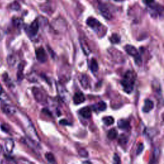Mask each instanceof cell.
Returning a JSON list of instances; mask_svg holds the SVG:
<instances>
[{"mask_svg": "<svg viewBox=\"0 0 164 164\" xmlns=\"http://www.w3.org/2000/svg\"><path fill=\"white\" fill-rule=\"evenodd\" d=\"M3 37V31L0 28V41L2 40Z\"/></svg>", "mask_w": 164, "mask_h": 164, "instance_id": "cell-31", "label": "cell"}, {"mask_svg": "<svg viewBox=\"0 0 164 164\" xmlns=\"http://www.w3.org/2000/svg\"><path fill=\"white\" fill-rule=\"evenodd\" d=\"M90 70L92 71V72H94V73L97 72L98 71V69H99L97 60L94 59H92L91 60V62H90Z\"/></svg>", "mask_w": 164, "mask_h": 164, "instance_id": "cell-18", "label": "cell"}, {"mask_svg": "<svg viewBox=\"0 0 164 164\" xmlns=\"http://www.w3.org/2000/svg\"><path fill=\"white\" fill-rule=\"evenodd\" d=\"M128 142V138L125 136V135H122L119 138V143L121 144L125 145Z\"/></svg>", "mask_w": 164, "mask_h": 164, "instance_id": "cell-25", "label": "cell"}, {"mask_svg": "<svg viewBox=\"0 0 164 164\" xmlns=\"http://www.w3.org/2000/svg\"><path fill=\"white\" fill-rule=\"evenodd\" d=\"M2 110H3L4 112L6 113V114H13L15 112V109L14 107L10 106L9 105H7V104H5L3 106Z\"/></svg>", "mask_w": 164, "mask_h": 164, "instance_id": "cell-15", "label": "cell"}, {"mask_svg": "<svg viewBox=\"0 0 164 164\" xmlns=\"http://www.w3.org/2000/svg\"><path fill=\"white\" fill-rule=\"evenodd\" d=\"M117 126L121 129H127L129 127V123L126 119H120L117 122Z\"/></svg>", "mask_w": 164, "mask_h": 164, "instance_id": "cell-14", "label": "cell"}, {"mask_svg": "<svg viewBox=\"0 0 164 164\" xmlns=\"http://www.w3.org/2000/svg\"><path fill=\"white\" fill-rule=\"evenodd\" d=\"M117 135L118 133H117V130L114 128H113L109 130L107 136H108V138L110 140H114L117 137Z\"/></svg>", "mask_w": 164, "mask_h": 164, "instance_id": "cell-19", "label": "cell"}, {"mask_svg": "<svg viewBox=\"0 0 164 164\" xmlns=\"http://www.w3.org/2000/svg\"><path fill=\"white\" fill-rule=\"evenodd\" d=\"M114 162L115 163H120L121 160H120V158L117 155H114Z\"/></svg>", "mask_w": 164, "mask_h": 164, "instance_id": "cell-28", "label": "cell"}, {"mask_svg": "<svg viewBox=\"0 0 164 164\" xmlns=\"http://www.w3.org/2000/svg\"><path fill=\"white\" fill-rule=\"evenodd\" d=\"M135 82V75L134 72L132 71H128L121 82L124 91L128 94L131 93L134 89Z\"/></svg>", "mask_w": 164, "mask_h": 164, "instance_id": "cell-1", "label": "cell"}, {"mask_svg": "<svg viewBox=\"0 0 164 164\" xmlns=\"http://www.w3.org/2000/svg\"><path fill=\"white\" fill-rule=\"evenodd\" d=\"M80 82L82 85V86L84 89H87L89 87V80L88 78L85 75H82L80 78Z\"/></svg>", "mask_w": 164, "mask_h": 164, "instance_id": "cell-16", "label": "cell"}, {"mask_svg": "<svg viewBox=\"0 0 164 164\" xmlns=\"http://www.w3.org/2000/svg\"><path fill=\"white\" fill-rule=\"evenodd\" d=\"M58 90H59V94L60 95L62 99L65 101H68L69 98V94H68V92H67V90L62 86H59Z\"/></svg>", "mask_w": 164, "mask_h": 164, "instance_id": "cell-13", "label": "cell"}, {"mask_svg": "<svg viewBox=\"0 0 164 164\" xmlns=\"http://www.w3.org/2000/svg\"><path fill=\"white\" fill-rule=\"evenodd\" d=\"M85 101V97L84 94L81 92H76L74 97H73V101L75 105H80L83 103Z\"/></svg>", "mask_w": 164, "mask_h": 164, "instance_id": "cell-9", "label": "cell"}, {"mask_svg": "<svg viewBox=\"0 0 164 164\" xmlns=\"http://www.w3.org/2000/svg\"><path fill=\"white\" fill-rule=\"evenodd\" d=\"M79 155H80L82 157H87L88 156V152L84 149H81L79 150Z\"/></svg>", "mask_w": 164, "mask_h": 164, "instance_id": "cell-26", "label": "cell"}, {"mask_svg": "<svg viewBox=\"0 0 164 164\" xmlns=\"http://www.w3.org/2000/svg\"><path fill=\"white\" fill-rule=\"evenodd\" d=\"M110 40L112 44H118L121 41V37L118 34L114 33L110 38Z\"/></svg>", "mask_w": 164, "mask_h": 164, "instance_id": "cell-22", "label": "cell"}, {"mask_svg": "<svg viewBox=\"0 0 164 164\" xmlns=\"http://www.w3.org/2000/svg\"><path fill=\"white\" fill-rule=\"evenodd\" d=\"M38 28H39V25H38V22L37 20L33 21L31 25L28 28V33H29L30 35L32 37H34L35 36L38 31Z\"/></svg>", "mask_w": 164, "mask_h": 164, "instance_id": "cell-8", "label": "cell"}, {"mask_svg": "<svg viewBox=\"0 0 164 164\" xmlns=\"http://www.w3.org/2000/svg\"><path fill=\"white\" fill-rule=\"evenodd\" d=\"M98 8L101 15H102L106 19L110 20L112 19V15L111 14L110 11L106 5L103 3H99L98 5Z\"/></svg>", "mask_w": 164, "mask_h": 164, "instance_id": "cell-4", "label": "cell"}, {"mask_svg": "<svg viewBox=\"0 0 164 164\" xmlns=\"http://www.w3.org/2000/svg\"><path fill=\"white\" fill-rule=\"evenodd\" d=\"M154 108V103L153 101L149 99H147L144 101V105L143 106L142 110L145 113H148Z\"/></svg>", "mask_w": 164, "mask_h": 164, "instance_id": "cell-10", "label": "cell"}, {"mask_svg": "<svg viewBox=\"0 0 164 164\" xmlns=\"http://www.w3.org/2000/svg\"><path fill=\"white\" fill-rule=\"evenodd\" d=\"M0 100L5 103H7V102L9 101L8 96L5 92L1 85H0Z\"/></svg>", "mask_w": 164, "mask_h": 164, "instance_id": "cell-17", "label": "cell"}, {"mask_svg": "<svg viewBox=\"0 0 164 164\" xmlns=\"http://www.w3.org/2000/svg\"><path fill=\"white\" fill-rule=\"evenodd\" d=\"M114 1H115V2H119V1H121V0H114Z\"/></svg>", "mask_w": 164, "mask_h": 164, "instance_id": "cell-32", "label": "cell"}, {"mask_svg": "<svg viewBox=\"0 0 164 164\" xmlns=\"http://www.w3.org/2000/svg\"><path fill=\"white\" fill-rule=\"evenodd\" d=\"M96 107L99 111H105L106 108H107V105L105 102L104 101H100L97 105H96Z\"/></svg>", "mask_w": 164, "mask_h": 164, "instance_id": "cell-23", "label": "cell"}, {"mask_svg": "<svg viewBox=\"0 0 164 164\" xmlns=\"http://www.w3.org/2000/svg\"><path fill=\"white\" fill-rule=\"evenodd\" d=\"M26 131L27 135H28V137H29L30 139H32L33 142L37 143L39 140L37 132L32 123L28 122V125L26 126Z\"/></svg>", "mask_w": 164, "mask_h": 164, "instance_id": "cell-3", "label": "cell"}, {"mask_svg": "<svg viewBox=\"0 0 164 164\" xmlns=\"http://www.w3.org/2000/svg\"><path fill=\"white\" fill-rule=\"evenodd\" d=\"M143 2L149 7L155 2V0H143Z\"/></svg>", "mask_w": 164, "mask_h": 164, "instance_id": "cell-29", "label": "cell"}, {"mask_svg": "<svg viewBox=\"0 0 164 164\" xmlns=\"http://www.w3.org/2000/svg\"><path fill=\"white\" fill-rule=\"evenodd\" d=\"M109 53L112 55V57L114 58V59L116 61H118L119 62H122L123 61V58L119 57V56H117V55L115 54V49L114 48H112L111 49H110L109 50Z\"/></svg>", "mask_w": 164, "mask_h": 164, "instance_id": "cell-21", "label": "cell"}, {"mask_svg": "<svg viewBox=\"0 0 164 164\" xmlns=\"http://www.w3.org/2000/svg\"><path fill=\"white\" fill-rule=\"evenodd\" d=\"M45 156H46V158L48 161V162L52 163H56L55 158L54 155L52 153V152H48V153H46V155H45Z\"/></svg>", "mask_w": 164, "mask_h": 164, "instance_id": "cell-24", "label": "cell"}, {"mask_svg": "<svg viewBox=\"0 0 164 164\" xmlns=\"http://www.w3.org/2000/svg\"><path fill=\"white\" fill-rule=\"evenodd\" d=\"M124 49H125L126 52L129 55L134 57L137 64H140L142 63V59H141L139 55L138 50L135 46H132V45H126V46L124 47Z\"/></svg>", "mask_w": 164, "mask_h": 164, "instance_id": "cell-2", "label": "cell"}, {"mask_svg": "<svg viewBox=\"0 0 164 164\" xmlns=\"http://www.w3.org/2000/svg\"><path fill=\"white\" fill-rule=\"evenodd\" d=\"M33 94L35 99L38 101V102L43 103L46 101V98H45V95L42 92V90L37 87H33L32 89Z\"/></svg>", "mask_w": 164, "mask_h": 164, "instance_id": "cell-5", "label": "cell"}, {"mask_svg": "<svg viewBox=\"0 0 164 164\" xmlns=\"http://www.w3.org/2000/svg\"><path fill=\"white\" fill-rule=\"evenodd\" d=\"M80 114L85 119H89L92 116V111L89 107L85 106L80 110Z\"/></svg>", "mask_w": 164, "mask_h": 164, "instance_id": "cell-12", "label": "cell"}, {"mask_svg": "<svg viewBox=\"0 0 164 164\" xmlns=\"http://www.w3.org/2000/svg\"><path fill=\"white\" fill-rule=\"evenodd\" d=\"M144 146L142 144H140L138 146V148L137 149V155H140L141 152H142L143 149H144Z\"/></svg>", "mask_w": 164, "mask_h": 164, "instance_id": "cell-27", "label": "cell"}, {"mask_svg": "<svg viewBox=\"0 0 164 164\" xmlns=\"http://www.w3.org/2000/svg\"><path fill=\"white\" fill-rule=\"evenodd\" d=\"M87 25L91 28H92L95 31L98 30L101 27V26H102L98 20L94 18H89L87 20Z\"/></svg>", "mask_w": 164, "mask_h": 164, "instance_id": "cell-7", "label": "cell"}, {"mask_svg": "<svg viewBox=\"0 0 164 164\" xmlns=\"http://www.w3.org/2000/svg\"><path fill=\"white\" fill-rule=\"evenodd\" d=\"M36 58L38 62L44 63L47 60V54L43 48H39L35 51Z\"/></svg>", "mask_w": 164, "mask_h": 164, "instance_id": "cell-6", "label": "cell"}, {"mask_svg": "<svg viewBox=\"0 0 164 164\" xmlns=\"http://www.w3.org/2000/svg\"><path fill=\"white\" fill-rule=\"evenodd\" d=\"M59 122L60 124H62V125H70L71 124L68 121L65 119H62V120L60 121Z\"/></svg>", "mask_w": 164, "mask_h": 164, "instance_id": "cell-30", "label": "cell"}, {"mask_svg": "<svg viewBox=\"0 0 164 164\" xmlns=\"http://www.w3.org/2000/svg\"><path fill=\"white\" fill-rule=\"evenodd\" d=\"M103 121L104 124L106 126H110L112 124H114V119L112 116H108V117H105L103 119Z\"/></svg>", "mask_w": 164, "mask_h": 164, "instance_id": "cell-20", "label": "cell"}, {"mask_svg": "<svg viewBox=\"0 0 164 164\" xmlns=\"http://www.w3.org/2000/svg\"><path fill=\"white\" fill-rule=\"evenodd\" d=\"M5 151L8 154H10L12 152L13 149L14 148V142L12 139H8L5 140Z\"/></svg>", "mask_w": 164, "mask_h": 164, "instance_id": "cell-11", "label": "cell"}]
</instances>
